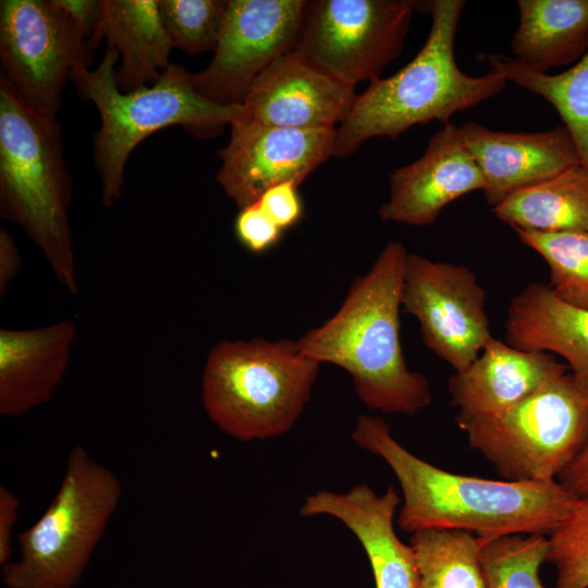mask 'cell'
Masks as SVG:
<instances>
[{"label":"cell","instance_id":"cell-1","mask_svg":"<svg viewBox=\"0 0 588 588\" xmlns=\"http://www.w3.org/2000/svg\"><path fill=\"white\" fill-rule=\"evenodd\" d=\"M352 439L395 475L403 495L396 522L406 532L443 528L481 538L550 535L577 499L556 480H495L446 471L405 449L376 416L359 415Z\"/></svg>","mask_w":588,"mask_h":588},{"label":"cell","instance_id":"cell-2","mask_svg":"<svg viewBox=\"0 0 588 588\" xmlns=\"http://www.w3.org/2000/svg\"><path fill=\"white\" fill-rule=\"evenodd\" d=\"M407 255L402 242H388L338 311L295 342L304 356L344 369L370 409L411 416L429 406L432 395L428 379L408 368L401 343Z\"/></svg>","mask_w":588,"mask_h":588},{"label":"cell","instance_id":"cell-3","mask_svg":"<svg viewBox=\"0 0 588 588\" xmlns=\"http://www.w3.org/2000/svg\"><path fill=\"white\" fill-rule=\"evenodd\" d=\"M431 27L419 52L393 75L379 78L359 95L335 128L334 157L354 154L373 137L396 138L417 124L450 118L502 91L507 81L493 70L471 76L457 66L454 41L463 0L422 2Z\"/></svg>","mask_w":588,"mask_h":588},{"label":"cell","instance_id":"cell-4","mask_svg":"<svg viewBox=\"0 0 588 588\" xmlns=\"http://www.w3.org/2000/svg\"><path fill=\"white\" fill-rule=\"evenodd\" d=\"M71 198L57 118L30 108L0 75V215L25 231L60 283L77 294Z\"/></svg>","mask_w":588,"mask_h":588},{"label":"cell","instance_id":"cell-5","mask_svg":"<svg viewBox=\"0 0 588 588\" xmlns=\"http://www.w3.org/2000/svg\"><path fill=\"white\" fill-rule=\"evenodd\" d=\"M119 61V52L107 45L95 69L78 64L71 74L81 96L95 105L100 117L93 155L106 207L121 198L127 160L145 138L176 125L198 137L216 136L244 112L243 106L206 99L195 89L191 73L177 64H170L151 86L122 91L115 81Z\"/></svg>","mask_w":588,"mask_h":588},{"label":"cell","instance_id":"cell-6","mask_svg":"<svg viewBox=\"0 0 588 588\" xmlns=\"http://www.w3.org/2000/svg\"><path fill=\"white\" fill-rule=\"evenodd\" d=\"M319 368L290 339L221 340L205 362L203 405L210 420L238 441L278 437L302 415Z\"/></svg>","mask_w":588,"mask_h":588},{"label":"cell","instance_id":"cell-7","mask_svg":"<svg viewBox=\"0 0 588 588\" xmlns=\"http://www.w3.org/2000/svg\"><path fill=\"white\" fill-rule=\"evenodd\" d=\"M122 483L74 446L48 507L17 537L20 555L2 566L7 588H73L81 580L122 498Z\"/></svg>","mask_w":588,"mask_h":588},{"label":"cell","instance_id":"cell-8","mask_svg":"<svg viewBox=\"0 0 588 588\" xmlns=\"http://www.w3.org/2000/svg\"><path fill=\"white\" fill-rule=\"evenodd\" d=\"M456 424L503 479L555 480L588 440V385L566 372L502 413Z\"/></svg>","mask_w":588,"mask_h":588},{"label":"cell","instance_id":"cell-9","mask_svg":"<svg viewBox=\"0 0 588 588\" xmlns=\"http://www.w3.org/2000/svg\"><path fill=\"white\" fill-rule=\"evenodd\" d=\"M417 7L407 0L305 1L295 50L348 86L370 84L401 54Z\"/></svg>","mask_w":588,"mask_h":588},{"label":"cell","instance_id":"cell-10","mask_svg":"<svg viewBox=\"0 0 588 588\" xmlns=\"http://www.w3.org/2000/svg\"><path fill=\"white\" fill-rule=\"evenodd\" d=\"M1 74L37 112L57 118L73 69L83 64L68 14L56 0L0 1Z\"/></svg>","mask_w":588,"mask_h":588},{"label":"cell","instance_id":"cell-11","mask_svg":"<svg viewBox=\"0 0 588 588\" xmlns=\"http://www.w3.org/2000/svg\"><path fill=\"white\" fill-rule=\"evenodd\" d=\"M401 301L402 310L418 320L425 345L455 372L492 339L486 292L466 266L408 253Z\"/></svg>","mask_w":588,"mask_h":588},{"label":"cell","instance_id":"cell-12","mask_svg":"<svg viewBox=\"0 0 588 588\" xmlns=\"http://www.w3.org/2000/svg\"><path fill=\"white\" fill-rule=\"evenodd\" d=\"M305 0H229L215 56L191 73L195 89L220 106H242L255 79L295 49Z\"/></svg>","mask_w":588,"mask_h":588},{"label":"cell","instance_id":"cell-13","mask_svg":"<svg viewBox=\"0 0 588 588\" xmlns=\"http://www.w3.org/2000/svg\"><path fill=\"white\" fill-rule=\"evenodd\" d=\"M244 109V108H243ZM228 144L219 150L216 179L242 209L270 187L303 181L333 154L335 128H285L244 115L230 124Z\"/></svg>","mask_w":588,"mask_h":588},{"label":"cell","instance_id":"cell-14","mask_svg":"<svg viewBox=\"0 0 588 588\" xmlns=\"http://www.w3.org/2000/svg\"><path fill=\"white\" fill-rule=\"evenodd\" d=\"M355 98V87L331 76L294 49L255 79L242 106L245 117L266 125L336 128Z\"/></svg>","mask_w":588,"mask_h":588},{"label":"cell","instance_id":"cell-15","mask_svg":"<svg viewBox=\"0 0 588 588\" xmlns=\"http://www.w3.org/2000/svg\"><path fill=\"white\" fill-rule=\"evenodd\" d=\"M485 188V179L454 123L431 136L425 152L389 176V199L378 210L382 221L413 226L433 223L443 208Z\"/></svg>","mask_w":588,"mask_h":588},{"label":"cell","instance_id":"cell-16","mask_svg":"<svg viewBox=\"0 0 588 588\" xmlns=\"http://www.w3.org/2000/svg\"><path fill=\"white\" fill-rule=\"evenodd\" d=\"M460 132L483 175L485 198L492 208L580 164L576 145L565 126L511 133L467 122L460 126Z\"/></svg>","mask_w":588,"mask_h":588},{"label":"cell","instance_id":"cell-17","mask_svg":"<svg viewBox=\"0 0 588 588\" xmlns=\"http://www.w3.org/2000/svg\"><path fill=\"white\" fill-rule=\"evenodd\" d=\"M400 502L392 486L378 494L368 485L360 483L345 493L320 490L308 495L301 514L330 515L342 522L363 546L376 588H418L414 550L399 539L394 529Z\"/></svg>","mask_w":588,"mask_h":588},{"label":"cell","instance_id":"cell-18","mask_svg":"<svg viewBox=\"0 0 588 588\" xmlns=\"http://www.w3.org/2000/svg\"><path fill=\"white\" fill-rule=\"evenodd\" d=\"M568 370L551 353L519 350L492 336L466 369L449 378L455 420L502 413Z\"/></svg>","mask_w":588,"mask_h":588},{"label":"cell","instance_id":"cell-19","mask_svg":"<svg viewBox=\"0 0 588 588\" xmlns=\"http://www.w3.org/2000/svg\"><path fill=\"white\" fill-rule=\"evenodd\" d=\"M76 338L63 320L27 330H0V413L17 417L49 402L61 383Z\"/></svg>","mask_w":588,"mask_h":588},{"label":"cell","instance_id":"cell-20","mask_svg":"<svg viewBox=\"0 0 588 588\" xmlns=\"http://www.w3.org/2000/svg\"><path fill=\"white\" fill-rule=\"evenodd\" d=\"M504 328L507 344L560 355L588 385V310L566 305L549 284L534 282L512 298Z\"/></svg>","mask_w":588,"mask_h":588},{"label":"cell","instance_id":"cell-21","mask_svg":"<svg viewBox=\"0 0 588 588\" xmlns=\"http://www.w3.org/2000/svg\"><path fill=\"white\" fill-rule=\"evenodd\" d=\"M103 37L119 52L115 81L122 91L154 84L171 64L159 0H105Z\"/></svg>","mask_w":588,"mask_h":588},{"label":"cell","instance_id":"cell-22","mask_svg":"<svg viewBox=\"0 0 588 588\" xmlns=\"http://www.w3.org/2000/svg\"><path fill=\"white\" fill-rule=\"evenodd\" d=\"M513 59L542 73L588 50V0H518Z\"/></svg>","mask_w":588,"mask_h":588},{"label":"cell","instance_id":"cell-23","mask_svg":"<svg viewBox=\"0 0 588 588\" xmlns=\"http://www.w3.org/2000/svg\"><path fill=\"white\" fill-rule=\"evenodd\" d=\"M512 229L588 232V168L578 164L492 208Z\"/></svg>","mask_w":588,"mask_h":588},{"label":"cell","instance_id":"cell-24","mask_svg":"<svg viewBox=\"0 0 588 588\" xmlns=\"http://www.w3.org/2000/svg\"><path fill=\"white\" fill-rule=\"evenodd\" d=\"M486 60L507 82L555 108L576 145L580 164L588 168V50L578 63L555 75L531 70L506 56L488 54Z\"/></svg>","mask_w":588,"mask_h":588},{"label":"cell","instance_id":"cell-25","mask_svg":"<svg viewBox=\"0 0 588 588\" xmlns=\"http://www.w3.org/2000/svg\"><path fill=\"white\" fill-rule=\"evenodd\" d=\"M418 588H488L481 560V538L458 529L429 528L411 536Z\"/></svg>","mask_w":588,"mask_h":588},{"label":"cell","instance_id":"cell-26","mask_svg":"<svg viewBox=\"0 0 588 588\" xmlns=\"http://www.w3.org/2000/svg\"><path fill=\"white\" fill-rule=\"evenodd\" d=\"M550 268V289L566 305L588 310V232L513 229Z\"/></svg>","mask_w":588,"mask_h":588},{"label":"cell","instance_id":"cell-27","mask_svg":"<svg viewBox=\"0 0 588 588\" xmlns=\"http://www.w3.org/2000/svg\"><path fill=\"white\" fill-rule=\"evenodd\" d=\"M548 554L546 535L481 538L480 560L488 588H546L539 571Z\"/></svg>","mask_w":588,"mask_h":588},{"label":"cell","instance_id":"cell-28","mask_svg":"<svg viewBox=\"0 0 588 588\" xmlns=\"http://www.w3.org/2000/svg\"><path fill=\"white\" fill-rule=\"evenodd\" d=\"M229 0H159L161 20L173 48L188 54L215 51Z\"/></svg>","mask_w":588,"mask_h":588},{"label":"cell","instance_id":"cell-29","mask_svg":"<svg viewBox=\"0 0 588 588\" xmlns=\"http://www.w3.org/2000/svg\"><path fill=\"white\" fill-rule=\"evenodd\" d=\"M548 562L556 569L554 588H588V493L549 535Z\"/></svg>","mask_w":588,"mask_h":588},{"label":"cell","instance_id":"cell-30","mask_svg":"<svg viewBox=\"0 0 588 588\" xmlns=\"http://www.w3.org/2000/svg\"><path fill=\"white\" fill-rule=\"evenodd\" d=\"M75 29L83 63L89 69L94 51L103 38L105 0H56Z\"/></svg>","mask_w":588,"mask_h":588},{"label":"cell","instance_id":"cell-31","mask_svg":"<svg viewBox=\"0 0 588 588\" xmlns=\"http://www.w3.org/2000/svg\"><path fill=\"white\" fill-rule=\"evenodd\" d=\"M238 242L252 253H262L272 247L280 238V229L256 201L240 212L234 222Z\"/></svg>","mask_w":588,"mask_h":588},{"label":"cell","instance_id":"cell-32","mask_svg":"<svg viewBox=\"0 0 588 588\" xmlns=\"http://www.w3.org/2000/svg\"><path fill=\"white\" fill-rule=\"evenodd\" d=\"M297 187L293 182L281 183L267 189L257 200L261 209L282 230L295 224L303 215Z\"/></svg>","mask_w":588,"mask_h":588},{"label":"cell","instance_id":"cell-33","mask_svg":"<svg viewBox=\"0 0 588 588\" xmlns=\"http://www.w3.org/2000/svg\"><path fill=\"white\" fill-rule=\"evenodd\" d=\"M21 501L4 486H0V565L11 561L12 539L17 523Z\"/></svg>","mask_w":588,"mask_h":588},{"label":"cell","instance_id":"cell-34","mask_svg":"<svg viewBox=\"0 0 588 588\" xmlns=\"http://www.w3.org/2000/svg\"><path fill=\"white\" fill-rule=\"evenodd\" d=\"M22 268V258L9 230L0 229V296H3L12 280Z\"/></svg>","mask_w":588,"mask_h":588},{"label":"cell","instance_id":"cell-35","mask_svg":"<svg viewBox=\"0 0 588 588\" xmlns=\"http://www.w3.org/2000/svg\"><path fill=\"white\" fill-rule=\"evenodd\" d=\"M559 478V482L574 495L588 493V440Z\"/></svg>","mask_w":588,"mask_h":588}]
</instances>
